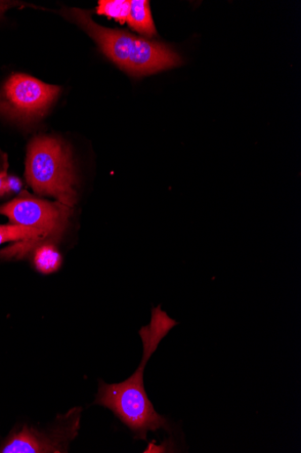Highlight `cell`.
Here are the masks:
<instances>
[{"instance_id":"cell-11","label":"cell","mask_w":301,"mask_h":453,"mask_svg":"<svg viewBox=\"0 0 301 453\" xmlns=\"http://www.w3.org/2000/svg\"><path fill=\"white\" fill-rule=\"evenodd\" d=\"M9 167L7 155L0 151V196L5 193V183L7 179V169Z\"/></svg>"},{"instance_id":"cell-2","label":"cell","mask_w":301,"mask_h":453,"mask_svg":"<svg viewBox=\"0 0 301 453\" xmlns=\"http://www.w3.org/2000/svg\"><path fill=\"white\" fill-rule=\"evenodd\" d=\"M74 19L99 45L102 53L129 75L142 77L183 65L182 57L157 41L95 23L89 12L71 10Z\"/></svg>"},{"instance_id":"cell-6","label":"cell","mask_w":301,"mask_h":453,"mask_svg":"<svg viewBox=\"0 0 301 453\" xmlns=\"http://www.w3.org/2000/svg\"><path fill=\"white\" fill-rule=\"evenodd\" d=\"M80 407L57 418L50 433H42L27 426L15 433L0 452L4 453H61L67 452L70 442L78 435Z\"/></svg>"},{"instance_id":"cell-1","label":"cell","mask_w":301,"mask_h":453,"mask_svg":"<svg viewBox=\"0 0 301 453\" xmlns=\"http://www.w3.org/2000/svg\"><path fill=\"white\" fill-rule=\"evenodd\" d=\"M179 323L162 311L161 306L154 308L149 325L140 329L143 342V358L136 372L125 381L108 385L100 380L99 391L94 404L111 410L136 435L137 439L147 440L148 432L163 429L170 432L168 420L159 415L149 400L144 385L147 364L155 352L161 342L171 328Z\"/></svg>"},{"instance_id":"cell-10","label":"cell","mask_w":301,"mask_h":453,"mask_svg":"<svg viewBox=\"0 0 301 453\" xmlns=\"http://www.w3.org/2000/svg\"><path fill=\"white\" fill-rule=\"evenodd\" d=\"M132 2L128 0H101L97 14L124 24L131 15Z\"/></svg>"},{"instance_id":"cell-3","label":"cell","mask_w":301,"mask_h":453,"mask_svg":"<svg viewBox=\"0 0 301 453\" xmlns=\"http://www.w3.org/2000/svg\"><path fill=\"white\" fill-rule=\"evenodd\" d=\"M26 176L36 194L53 196L70 208L74 203L71 155L61 141L46 136L34 138L28 146Z\"/></svg>"},{"instance_id":"cell-4","label":"cell","mask_w":301,"mask_h":453,"mask_svg":"<svg viewBox=\"0 0 301 453\" xmlns=\"http://www.w3.org/2000/svg\"><path fill=\"white\" fill-rule=\"evenodd\" d=\"M60 92V88L32 76L13 74L0 93V114L21 123H30L47 113Z\"/></svg>"},{"instance_id":"cell-12","label":"cell","mask_w":301,"mask_h":453,"mask_svg":"<svg viewBox=\"0 0 301 453\" xmlns=\"http://www.w3.org/2000/svg\"><path fill=\"white\" fill-rule=\"evenodd\" d=\"M22 183L21 181L16 178V177H7L6 183H5V193L6 194H11L18 192L21 189Z\"/></svg>"},{"instance_id":"cell-5","label":"cell","mask_w":301,"mask_h":453,"mask_svg":"<svg viewBox=\"0 0 301 453\" xmlns=\"http://www.w3.org/2000/svg\"><path fill=\"white\" fill-rule=\"evenodd\" d=\"M70 207L60 202L51 203L22 192L17 198L0 207V215L13 225L44 231L50 242L62 236L71 213Z\"/></svg>"},{"instance_id":"cell-7","label":"cell","mask_w":301,"mask_h":453,"mask_svg":"<svg viewBox=\"0 0 301 453\" xmlns=\"http://www.w3.org/2000/svg\"><path fill=\"white\" fill-rule=\"evenodd\" d=\"M20 240L24 242L12 246V253L18 258L23 257L34 247L51 243L44 231L19 225L0 226V244Z\"/></svg>"},{"instance_id":"cell-9","label":"cell","mask_w":301,"mask_h":453,"mask_svg":"<svg viewBox=\"0 0 301 453\" xmlns=\"http://www.w3.org/2000/svg\"><path fill=\"white\" fill-rule=\"evenodd\" d=\"M34 263L40 273L49 274L60 268L62 257L53 244L45 243L36 247Z\"/></svg>"},{"instance_id":"cell-13","label":"cell","mask_w":301,"mask_h":453,"mask_svg":"<svg viewBox=\"0 0 301 453\" xmlns=\"http://www.w3.org/2000/svg\"><path fill=\"white\" fill-rule=\"evenodd\" d=\"M16 6V4L11 3L0 2V16H2L10 8Z\"/></svg>"},{"instance_id":"cell-8","label":"cell","mask_w":301,"mask_h":453,"mask_svg":"<svg viewBox=\"0 0 301 453\" xmlns=\"http://www.w3.org/2000/svg\"><path fill=\"white\" fill-rule=\"evenodd\" d=\"M126 22L134 31L148 38L157 34L147 0H132L131 15Z\"/></svg>"}]
</instances>
